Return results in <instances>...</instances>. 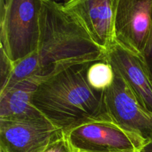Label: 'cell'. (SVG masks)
<instances>
[{"instance_id":"7c38bea8","label":"cell","mask_w":152,"mask_h":152,"mask_svg":"<svg viewBox=\"0 0 152 152\" xmlns=\"http://www.w3.org/2000/svg\"><path fill=\"white\" fill-rule=\"evenodd\" d=\"M13 68V62L7 56L4 50L0 48V78L1 87L0 91L4 89L10 79Z\"/></svg>"},{"instance_id":"277c9868","label":"cell","mask_w":152,"mask_h":152,"mask_svg":"<svg viewBox=\"0 0 152 152\" xmlns=\"http://www.w3.org/2000/svg\"><path fill=\"white\" fill-rule=\"evenodd\" d=\"M114 71V82L105 91L110 118L146 143L152 140V112L143 106L121 76Z\"/></svg>"},{"instance_id":"7a4b0ae2","label":"cell","mask_w":152,"mask_h":152,"mask_svg":"<svg viewBox=\"0 0 152 152\" xmlns=\"http://www.w3.org/2000/svg\"><path fill=\"white\" fill-rule=\"evenodd\" d=\"M91 63L71 65L42 79L33 96L34 107L65 134L87 123L112 122L105 91L93 88L87 80Z\"/></svg>"},{"instance_id":"30bf717a","label":"cell","mask_w":152,"mask_h":152,"mask_svg":"<svg viewBox=\"0 0 152 152\" xmlns=\"http://www.w3.org/2000/svg\"><path fill=\"white\" fill-rule=\"evenodd\" d=\"M42 79L31 77L0 91V120H24L45 117L32 99Z\"/></svg>"},{"instance_id":"9c48e42d","label":"cell","mask_w":152,"mask_h":152,"mask_svg":"<svg viewBox=\"0 0 152 152\" xmlns=\"http://www.w3.org/2000/svg\"><path fill=\"white\" fill-rule=\"evenodd\" d=\"M117 0H69L63 4L77 18L94 41L106 50L114 41V20Z\"/></svg>"},{"instance_id":"5b68a950","label":"cell","mask_w":152,"mask_h":152,"mask_svg":"<svg viewBox=\"0 0 152 152\" xmlns=\"http://www.w3.org/2000/svg\"><path fill=\"white\" fill-rule=\"evenodd\" d=\"M74 152H138L144 142L111 121L83 125L67 133Z\"/></svg>"},{"instance_id":"52a82bcc","label":"cell","mask_w":152,"mask_h":152,"mask_svg":"<svg viewBox=\"0 0 152 152\" xmlns=\"http://www.w3.org/2000/svg\"><path fill=\"white\" fill-rule=\"evenodd\" d=\"M151 19L152 0H117L114 40L142 55L151 29Z\"/></svg>"},{"instance_id":"ba28073f","label":"cell","mask_w":152,"mask_h":152,"mask_svg":"<svg viewBox=\"0 0 152 152\" xmlns=\"http://www.w3.org/2000/svg\"><path fill=\"white\" fill-rule=\"evenodd\" d=\"M106 59L143 106L152 112V77L142 55L114 40L106 49Z\"/></svg>"},{"instance_id":"e0dca14e","label":"cell","mask_w":152,"mask_h":152,"mask_svg":"<svg viewBox=\"0 0 152 152\" xmlns=\"http://www.w3.org/2000/svg\"><path fill=\"white\" fill-rule=\"evenodd\" d=\"M0 152H4V151H3L2 150H0Z\"/></svg>"},{"instance_id":"5bb4252c","label":"cell","mask_w":152,"mask_h":152,"mask_svg":"<svg viewBox=\"0 0 152 152\" xmlns=\"http://www.w3.org/2000/svg\"><path fill=\"white\" fill-rule=\"evenodd\" d=\"M142 56L152 77V19L151 29H150L149 34H148V39L146 40V43H145Z\"/></svg>"},{"instance_id":"8fae6325","label":"cell","mask_w":152,"mask_h":152,"mask_svg":"<svg viewBox=\"0 0 152 152\" xmlns=\"http://www.w3.org/2000/svg\"><path fill=\"white\" fill-rule=\"evenodd\" d=\"M114 80V71L107 59L92 62L87 71V80L93 88L105 91Z\"/></svg>"},{"instance_id":"6da1fadb","label":"cell","mask_w":152,"mask_h":152,"mask_svg":"<svg viewBox=\"0 0 152 152\" xmlns=\"http://www.w3.org/2000/svg\"><path fill=\"white\" fill-rule=\"evenodd\" d=\"M105 58L106 50L94 41L80 21L67 11L63 4L42 0L37 50L13 62L6 87L31 77L42 80L71 65Z\"/></svg>"},{"instance_id":"3957f363","label":"cell","mask_w":152,"mask_h":152,"mask_svg":"<svg viewBox=\"0 0 152 152\" xmlns=\"http://www.w3.org/2000/svg\"><path fill=\"white\" fill-rule=\"evenodd\" d=\"M42 0H5L0 6V48L16 62L37 48Z\"/></svg>"},{"instance_id":"8992f818","label":"cell","mask_w":152,"mask_h":152,"mask_svg":"<svg viewBox=\"0 0 152 152\" xmlns=\"http://www.w3.org/2000/svg\"><path fill=\"white\" fill-rule=\"evenodd\" d=\"M64 135L45 117L0 120V150L4 152H44Z\"/></svg>"},{"instance_id":"2e32d148","label":"cell","mask_w":152,"mask_h":152,"mask_svg":"<svg viewBox=\"0 0 152 152\" xmlns=\"http://www.w3.org/2000/svg\"><path fill=\"white\" fill-rule=\"evenodd\" d=\"M50 1H55V2H57V3H60V4H65V3L68 2L69 0H50Z\"/></svg>"},{"instance_id":"4fadbf2b","label":"cell","mask_w":152,"mask_h":152,"mask_svg":"<svg viewBox=\"0 0 152 152\" xmlns=\"http://www.w3.org/2000/svg\"><path fill=\"white\" fill-rule=\"evenodd\" d=\"M44 152H74L66 135L50 143Z\"/></svg>"},{"instance_id":"9a60e30c","label":"cell","mask_w":152,"mask_h":152,"mask_svg":"<svg viewBox=\"0 0 152 152\" xmlns=\"http://www.w3.org/2000/svg\"><path fill=\"white\" fill-rule=\"evenodd\" d=\"M138 152H152V140L144 144Z\"/></svg>"}]
</instances>
